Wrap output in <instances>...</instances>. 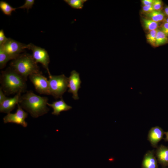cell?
Returning <instances> with one entry per match:
<instances>
[{"label": "cell", "instance_id": "7", "mask_svg": "<svg viewBox=\"0 0 168 168\" xmlns=\"http://www.w3.org/2000/svg\"><path fill=\"white\" fill-rule=\"evenodd\" d=\"M1 46L13 60L19 56L25 49H27V45L8 38L7 42Z\"/></svg>", "mask_w": 168, "mask_h": 168}, {"label": "cell", "instance_id": "14", "mask_svg": "<svg viewBox=\"0 0 168 168\" xmlns=\"http://www.w3.org/2000/svg\"><path fill=\"white\" fill-rule=\"evenodd\" d=\"M156 155L161 163H168V148L164 146L160 147L157 150Z\"/></svg>", "mask_w": 168, "mask_h": 168}, {"label": "cell", "instance_id": "2", "mask_svg": "<svg viewBox=\"0 0 168 168\" xmlns=\"http://www.w3.org/2000/svg\"><path fill=\"white\" fill-rule=\"evenodd\" d=\"M48 100L47 97L38 96L32 91H29L21 96L19 104L32 117L37 118L49 111L47 106Z\"/></svg>", "mask_w": 168, "mask_h": 168}, {"label": "cell", "instance_id": "4", "mask_svg": "<svg viewBox=\"0 0 168 168\" xmlns=\"http://www.w3.org/2000/svg\"><path fill=\"white\" fill-rule=\"evenodd\" d=\"M49 82L50 95L55 99H60L68 88V78L63 74L49 75Z\"/></svg>", "mask_w": 168, "mask_h": 168}, {"label": "cell", "instance_id": "28", "mask_svg": "<svg viewBox=\"0 0 168 168\" xmlns=\"http://www.w3.org/2000/svg\"><path fill=\"white\" fill-rule=\"evenodd\" d=\"M154 0H142V1L143 6H150L152 5Z\"/></svg>", "mask_w": 168, "mask_h": 168}, {"label": "cell", "instance_id": "25", "mask_svg": "<svg viewBox=\"0 0 168 168\" xmlns=\"http://www.w3.org/2000/svg\"><path fill=\"white\" fill-rule=\"evenodd\" d=\"M160 30L168 36V23L164 21L161 27Z\"/></svg>", "mask_w": 168, "mask_h": 168}, {"label": "cell", "instance_id": "19", "mask_svg": "<svg viewBox=\"0 0 168 168\" xmlns=\"http://www.w3.org/2000/svg\"><path fill=\"white\" fill-rule=\"evenodd\" d=\"M0 8L4 14L7 16H11L12 12L16 9L13 8L7 2L4 1H0Z\"/></svg>", "mask_w": 168, "mask_h": 168}, {"label": "cell", "instance_id": "12", "mask_svg": "<svg viewBox=\"0 0 168 168\" xmlns=\"http://www.w3.org/2000/svg\"><path fill=\"white\" fill-rule=\"evenodd\" d=\"M163 135V132L161 128L156 126L152 128L149 131L148 139L153 146H156L162 138Z\"/></svg>", "mask_w": 168, "mask_h": 168}, {"label": "cell", "instance_id": "13", "mask_svg": "<svg viewBox=\"0 0 168 168\" xmlns=\"http://www.w3.org/2000/svg\"><path fill=\"white\" fill-rule=\"evenodd\" d=\"M143 168H157V163L153 151H149L145 155L142 162Z\"/></svg>", "mask_w": 168, "mask_h": 168}, {"label": "cell", "instance_id": "8", "mask_svg": "<svg viewBox=\"0 0 168 168\" xmlns=\"http://www.w3.org/2000/svg\"><path fill=\"white\" fill-rule=\"evenodd\" d=\"M28 114L23 109L20 104H17V109L16 112L14 114L9 113L3 118L4 123H14L22 125L24 127L27 126V123L25 119L27 117Z\"/></svg>", "mask_w": 168, "mask_h": 168}, {"label": "cell", "instance_id": "23", "mask_svg": "<svg viewBox=\"0 0 168 168\" xmlns=\"http://www.w3.org/2000/svg\"><path fill=\"white\" fill-rule=\"evenodd\" d=\"M162 5V2L161 0H154L152 5L154 10L161 11Z\"/></svg>", "mask_w": 168, "mask_h": 168}, {"label": "cell", "instance_id": "9", "mask_svg": "<svg viewBox=\"0 0 168 168\" xmlns=\"http://www.w3.org/2000/svg\"><path fill=\"white\" fill-rule=\"evenodd\" d=\"M81 82L79 73L75 70L71 71L68 78V87L69 89L68 91L72 94V98L74 100L79 99L78 91L81 88Z\"/></svg>", "mask_w": 168, "mask_h": 168}, {"label": "cell", "instance_id": "20", "mask_svg": "<svg viewBox=\"0 0 168 168\" xmlns=\"http://www.w3.org/2000/svg\"><path fill=\"white\" fill-rule=\"evenodd\" d=\"M86 0H64V1L72 8L75 9H82Z\"/></svg>", "mask_w": 168, "mask_h": 168}, {"label": "cell", "instance_id": "5", "mask_svg": "<svg viewBox=\"0 0 168 168\" xmlns=\"http://www.w3.org/2000/svg\"><path fill=\"white\" fill-rule=\"evenodd\" d=\"M27 49L32 51V56L35 61L41 64L43 67L46 70L49 75H51L49 68V64L50 58L49 54L44 49L30 43L27 44Z\"/></svg>", "mask_w": 168, "mask_h": 168}, {"label": "cell", "instance_id": "11", "mask_svg": "<svg viewBox=\"0 0 168 168\" xmlns=\"http://www.w3.org/2000/svg\"><path fill=\"white\" fill-rule=\"evenodd\" d=\"M47 105L53 108V111L52 114L56 115L60 114V113L62 111H68L72 108L65 102L63 97L61 98L59 100L53 102L52 104L48 103Z\"/></svg>", "mask_w": 168, "mask_h": 168}, {"label": "cell", "instance_id": "17", "mask_svg": "<svg viewBox=\"0 0 168 168\" xmlns=\"http://www.w3.org/2000/svg\"><path fill=\"white\" fill-rule=\"evenodd\" d=\"M168 43V36L160 30H158L156 35L155 46H159Z\"/></svg>", "mask_w": 168, "mask_h": 168}, {"label": "cell", "instance_id": "24", "mask_svg": "<svg viewBox=\"0 0 168 168\" xmlns=\"http://www.w3.org/2000/svg\"><path fill=\"white\" fill-rule=\"evenodd\" d=\"M8 38L6 37L4 31L1 29L0 30V45H3L7 40Z\"/></svg>", "mask_w": 168, "mask_h": 168}, {"label": "cell", "instance_id": "16", "mask_svg": "<svg viewBox=\"0 0 168 168\" xmlns=\"http://www.w3.org/2000/svg\"><path fill=\"white\" fill-rule=\"evenodd\" d=\"M12 60L10 56L7 54L2 46H0V68L2 69L6 66L7 62Z\"/></svg>", "mask_w": 168, "mask_h": 168}, {"label": "cell", "instance_id": "10", "mask_svg": "<svg viewBox=\"0 0 168 168\" xmlns=\"http://www.w3.org/2000/svg\"><path fill=\"white\" fill-rule=\"evenodd\" d=\"M21 93L16 94L13 97L8 98L0 104V112L9 113L19 103Z\"/></svg>", "mask_w": 168, "mask_h": 168}, {"label": "cell", "instance_id": "29", "mask_svg": "<svg viewBox=\"0 0 168 168\" xmlns=\"http://www.w3.org/2000/svg\"><path fill=\"white\" fill-rule=\"evenodd\" d=\"M164 12L165 16L168 17V7H166L165 8Z\"/></svg>", "mask_w": 168, "mask_h": 168}, {"label": "cell", "instance_id": "1", "mask_svg": "<svg viewBox=\"0 0 168 168\" xmlns=\"http://www.w3.org/2000/svg\"><path fill=\"white\" fill-rule=\"evenodd\" d=\"M26 81L10 67L1 72L0 87L6 95L24 92L27 88Z\"/></svg>", "mask_w": 168, "mask_h": 168}, {"label": "cell", "instance_id": "27", "mask_svg": "<svg viewBox=\"0 0 168 168\" xmlns=\"http://www.w3.org/2000/svg\"><path fill=\"white\" fill-rule=\"evenodd\" d=\"M3 92L2 88H0V104L8 98Z\"/></svg>", "mask_w": 168, "mask_h": 168}, {"label": "cell", "instance_id": "6", "mask_svg": "<svg viewBox=\"0 0 168 168\" xmlns=\"http://www.w3.org/2000/svg\"><path fill=\"white\" fill-rule=\"evenodd\" d=\"M29 77L38 93L50 95L49 80L42 75V73L33 74Z\"/></svg>", "mask_w": 168, "mask_h": 168}, {"label": "cell", "instance_id": "30", "mask_svg": "<svg viewBox=\"0 0 168 168\" xmlns=\"http://www.w3.org/2000/svg\"><path fill=\"white\" fill-rule=\"evenodd\" d=\"M166 139L168 141V131L166 133Z\"/></svg>", "mask_w": 168, "mask_h": 168}, {"label": "cell", "instance_id": "21", "mask_svg": "<svg viewBox=\"0 0 168 168\" xmlns=\"http://www.w3.org/2000/svg\"><path fill=\"white\" fill-rule=\"evenodd\" d=\"M158 29L149 31L146 35L147 41L151 45L155 46L156 35Z\"/></svg>", "mask_w": 168, "mask_h": 168}, {"label": "cell", "instance_id": "15", "mask_svg": "<svg viewBox=\"0 0 168 168\" xmlns=\"http://www.w3.org/2000/svg\"><path fill=\"white\" fill-rule=\"evenodd\" d=\"M146 14L149 19L158 23L164 20L166 16L164 12H162L161 10H154Z\"/></svg>", "mask_w": 168, "mask_h": 168}, {"label": "cell", "instance_id": "31", "mask_svg": "<svg viewBox=\"0 0 168 168\" xmlns=\"http://www.w3.org/2000/svg\"><path fill=\"white\" fill-rule=\"evenodd\" d=\"M164 21H165L168 23V17H167L166 18H165L164 20Z\"/></svg>", "mask_w": 168, "mask_h": 168}, {"label": "cell", "instance_id": "26", "mask_svg": "<svg viewBox=\"0 0 168 168\" xmlns=\"http://www.w3.org/2000/svg\"><path fill=\"white\" fill-rule=\"evenodd\" d=\"M142 11L146 14L154 10L152 5L143 6L142 8Z\"/></svg>", "mask_w": 168, "mask_h": 168}, {"label": "cell", "instance_id": "3", "mask_svg": "<svg viewBox=\"0 0 168 168\" xmlns=\"http://www.w3.org/2000/svg\"><path fill=\"white\" fill-rule=\"evenodd\" d=\"M10 65V67L26 81L31 75L42 73L32 55L29 54H21L13 60Z\"/></svg>", "mask_w": 168, "mask_h": 168}, {"label": "cell", "instance_id": "22", "mask_svg": "<svg viewBox=\"0 0 168 168\" xmlns=\"http://www.w3.org/2000/svg\"><path fill=\"white\" fill-rule=\"evenodd\" d=\"M34 0H26L25 3L22 6L18 7V9H26L27 11L30 8H31L34 4Z\"/></svg>", "mask_w": 168, "mask_h": 168}, {"label": "cell", "instance_id": "18", "mask_svg": "<svg viewBox=\"0 0 168 168\" xmlns=\"http://www.w3.org/2000/svg\"><path fill=\"white\" fill-rule=\"evenodd\" d=\"M142 21L144 28L150 31L158 29L159 23L155 22L149 19L142 18Z\"/></svg>", "mask_w": 168, "mask_h": 168}]
</instances>
